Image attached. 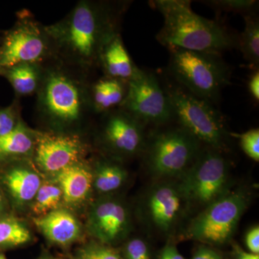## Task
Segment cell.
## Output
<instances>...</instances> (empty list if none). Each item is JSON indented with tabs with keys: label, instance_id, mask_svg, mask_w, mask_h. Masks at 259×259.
I'll return each mask as SVG.
<instances>
[{
	"label": "cell",
	"instance_id": "obj_1",
	"mask_svg": "<svg viewBox=\"0 0 259 259\" xmlns=\"http://www.w3.org/2000/svg\"><path fill=\"white\" fill-rule=\"evenodd\" d=\"M125 2L81 0L57 23L47 25L56 59L90 74L104 48L118 35Z\"/></svg>",
	"mask_w": 259,
	"mask_h": 259
},
{
	"label": "cell",
	"instance_id": "obj_15",
	"mask_svg": "<svg viewBox=\"0 0 259 259\" xmlns=\"http://www.w3.org/2000/svg\"><path fill=\"white\" fill-rule=\"evenodd\" d=\"M44 177L32 159L20 160L0 166V187L12 212L21 217L28 215Z\"/></svg>",
	"mask_w": 259,
	"mask_h": 259
},
{
	"label": "cell",
	"instance_id": "obj_29",
	"mask_svg": "<svg viewBox=\"0 0 259 259\" xmlns=\"http://www.w3.org/2000/svg\"><path fill=\"white\" fill-rule=\"evenodd\" d=\"M209 5L218 9L226 11L236 12L243 15L251 14L255 9L258 2L252 0H220V1H209Z\"/></svg>",
	"mask_w": 259,
	"mask_h": 259
},
{
	"label": "cell",
	"instance_id": "obj_31",
	"mask_svg": "<svg viewBox=\"0 0 259 259\" xmlns=\"http://www.w3.org/2000/svg\"><path fill=\"white\" fill-rule=\"evenodd\" d=\"M245 243L249 252L259 254V227L255 226L250 228L245 237Z\"/></svg>",
	"mask_w": 259,
	"mask_h": 259
},
{
	"label": "cell",
	"instance_id": "obj_2",
	"mask_svg": "<svg viewBox=\"0 0 259 259\" xmlns=\"http://www.w3.org/2000/svg\"><path fill=\"white\" fill-rule=\"evenodd\" d=\"M88 76L56 59L44 64L36 93L41 131L83 134L95 114Z\"/></svg>",
	"mask_w": 259,
	"mask_h": 259
},
{
	"label": "cell",
	"instance_id": "obj_21",
	"mask_svg": "<svg viewBox=\"0 0 259 259\" xmlns=\"http://www.w3.org/2000/svg\"><path fill=\"white\" fill-rule=\"evenodd\" d=\"M127 83L104 77L90 85V95L95 114H103L120 107L125 100Z\"/></svg>",
	"mask_w": 259,
	"mask_h": 259
},
{
	"label": "cell",
	"instance_id": "obj_24",
	"mask_svg": "<svg viewBox=\"0 0 259 259\" xmlns=\"http://www.w3.org/2000/svg\"><path fill=\"white\" fill-rule=\"evenodd\" d=\"M61 207L63 193L61 187L54 179L45 177L32 201L28 215L31 219L41 217Z\"/></svg>",
	"mask_w": 259,
	"mask_h": 259
},
{
	"label": "cell",
	"instance_id": "obj_6",
	"mask_svg": "<svg viewBox=\"0 0 259 259\" xmlns=\"http://www.w3.org/2000/svg\"><path fill=\"white\" fill-rule=\"evenodd\" d=\"M202 149V144L182 127L160 131L146 143V168L153 181L182 178Z\"/></svg>",
	"mask_w": 259,
	"mask_h": 259
},
{
	"label": "cell",
	"instance_id": "obj_22",
	"mask_svg": "<svg viewBox=\"0 0 259 259\" xmlns=\"http://www.w3.org/2000/svg\"><path fill=\"white\" fill-rule=\"evenodd\" d=\"M28 221L11 212L0 217V252L32 244L35 241Z\"/></svg>",
	"mask_w": 259,
	"mask_h": 259
},
{
	"label": "cell",
	"instance_id": "obj_27",
	"mask_svg": "<svg viewBox=\"0 0 259 259\" xmlns=\"http://www.w3.org/2000/svg\"><path fill=\"white\" fill-rule=\"evenodd\" d=\"M118 250L122 259H151L149 245L141 237H129Z\"/></svg>",
	"mask_w": 259,
	"mask_h": 259
},
{
	"label": "cell",
	"instance_id": "obj_3",
	"mask_svg": "<svg viewBox=\"0 0 259 259\" xmlns=\"http://www.w3.org/2000/svg\"><path fill=\"white\" fill-rule=\"evenodd\" d=\"M151 3L163 17V25L156 38L168 49L177 48L221 55L236 47V37L217 22L196 14L190 1L156 0Z\"/></svg>",
	"mask_w": 259,
	"mask_h": 259
},
{
	"label": "cell",
	"instance_id": "obj_38",
	"mask_svg": "<svg viewBox=\"0 0 259 259\" xmlns=\"http://www.w3.org/2000/svg\"><path fill=\"white\" fill-rule=\"evenodd\" d=\"M0 259H8L3 252H0Z\"/></svg>",
	"mask_w": 259,
	"mask_h": 259
},
{
	"label": "cell",
	"instance_id": "obj_20",
	"mask_svg": "<svg viewBox=\"0 0 259 259\" xmlns=\"http://www.w3.org/2000/svg\"><path fill=\"white\" fill-rule=\"evenodd\" d=\"M99 66L106 77L127 83L139 68L133 62L120 34L114 37L104 48Z\"/></svg>",
	"mask_w": 259,
	"mask_h": 259
},
{
	"label": "cell",
	"instance_id": "obj_26",
	"mask_svg": "<svg viewBox=\"0 0 259 259\" xmlns=\"http://www.w3.org/2000/svg\"><path fill=\"white\" fill-rule=\"evenodd\" d=\"M66 259H122L118 248L91 239L80 243Z\"/></svg>",
	"mask_w": 259,
	"mask_h": 259
},
{
	"label": "cell",
	"instance_id": "obj_39",
	"mask_svg": "<svg viewBox=\"0 0 259 259\" xmlns=\"http://www.w3.org/2000/svg\"><path fill=\"white\" fill-rule=\"evenodd\" d=\"M4 30H0V42H1L2 38H3Z\"/></svg>",
	"mask_w": 259,
	"mask_h": 259
},
{
	"label": "cell",
	"instance_id": "obj_23",
	"mask_svg": "<svg viewBox=\"0 0 259 259\" xmlns=\"http://www.w3.org/2000/svg\"><path fill=\"white\" fill-rule=\"evenodd\" d=\"M44 64H22L16 65L0 73L9 81L16 97L36 95L41 82Z\"/></svg>",
	"mask_w": 259,
	"mask_h": 259
},
{
	"label": "cell",
	"instance_id": "obj_19",
	"mask_svg": "<svg viewBox=\"0 0 259 259\" xmlns=\"http://www.w3.org/2000/svg\"><path fill=\"white\" fill-rule=\"evenodd\" d=\"M37 130L23 120L9 134L0 138V166L20 160L32 159L37 139Z\"/></svg>",
	"mask_w": 259,
	"mask_h": 259
},
{
	"label": "cell",
	"instance_id": "obj_36",
	"mask_svg": "<svg viewBox=\"0 0 259 259\" xmlns=\"http://www.w3.org/2000/svg\"><path fill=\"white\" fill-rule=\"evenodd\" d=\"M11 212L9 202L5 197L4 192L0 187V217Z\"/></svg>",
	"mask_w": 259,
	"mask_h": 259
},
{
	"label": "cell",
	"instance_id": "obj_10",
	"mask_svg": "<svg viewBox=\"0 0 259 259\" xmlns=\"http://www.w3.org/2000/svg\"><path fill=\"white\" fill-rule=\"evenodd\" d=\"M180 179L192 207L204 209L231 190L229 162L223 152L208 147Z\"/></svg>",
	"mask_w": 259,
	"mask_h": 259
},
{
	"label": "cell",
	"instance_id": "obj_14",
	"mask_svg": "<svg viewBox=\"0 0 259 259\" xmlns=\"http://www.w3.org/2000/svg\"><path fill=\"white\" fill-rule=\"evenodd\" d=\"M37 131L32 161L44 177L54 176L88 159L91 146L83 134Z\"/></svg>",
	"mask_w": 259,
	"mask_h": 259
},
{
	"label": "cell",
	"instance_id": "obj_34",
	"mask_svg": "<svg viewBox=\"0 0 259 259\" xmlns=\"http://www.w3.org/2000/svg\"><path fill=\"white\" fill-rule=\"evenodd\" d=\"M232 259H259V254L245 251L239 245L235 243L233 245Z\"/></svg>",
	"mask_w": 259,
	"mask_h": 259
},
{
	"label": "cell",
	"instance_id": "obj_7",
	"mask_svg": "<svg viewBox=\"0 0 259 259\" xmlns=\"http://www.w3.org/2000/svg\"><path fill=\"white\" fill-rule=\"evenodd\" d=\"M250 199L249 192L245 189L230 190L190 221L185 231L186 238L209 246L229 243Z\"/></svg>",
	"mask_w": 259,
	"mask_h": 259
},
{
	"label": "cell",
	"instance_id": "obj_30",
	"mask_svg": "<svg viewBox=\"0 0 259 259\" xmlns=\"http://www.w3.org/2000/svg\"><path fill=\"white\" fill-rule=\"evenodd\" d=\"M240 145L243 152L253 161H259V130L250 129L239 136Z\"/></svg>",
	"mask_w": 259,
	"mask_h": 259
},
{
	"label": "cell",
	"instance_id": "obj_5",
	"mask_svg": "<svg viewBox=\"0 0 259 259\" xmlns=\"http://www.w3.org/2000/svg\"><path fill=\"white\" fill-rule=\"evenodd\" d=\"M165 92L180 127L207 147L223 153L228 149L230 136L224 117L212 103L182 87L169 86Z\"/></svg>",
	"mask_w": 259,
	"mask_h": 259
},
{
	"label": "cell",
	"instance_id": "obj_25",
	"mask_svg": "<svg viewBox=\"0 0 259 259\" xmlns=\"http://www.w3.org/2000/svg\"><path fill=\"white\" fill-rule=\"evenodd\" d=\"M244 30L237 39V46L245 61L252 68L258 70L259 66V20L256 15H244Z\"/></svg>",
	"mask_w": 259,
	"mask_h": 259
},
{
	"label": "cell",
	"instance_id": "obj_35",
	"mask_svg": "<svg viewBox=\"0 0 259 259\" xmlns=\"http://www.w3.org/2000/svg\"><path fill=\"white\" fill-rule=\"evenodd\" d=\"M248 90L252 97L255 100L258 101L259 100V73L258 70L255 71L253 74L250 76L249 81H248Z\"/></svg>",
	"mask_w": 259,
	"mask_h": 259
},
{
	"label": "cell",
	"instance_id": "obj_12",
	"mask_svg": "<svg viewBox=\"0 0 259 259\" xmlns=\"http://www.w3.org/2000/svg\"><path fill=\"white\" fill-rule=\"evenodd\" d=\"M83 226L91 239L115 248L130 237L132 214L128 204L117 194L95 197L85 211Z\"/></svg>",
	"mask_w": 259,
	"mask_h": 259
},
{
	"label": "cell",
	"instance_id": "obj_28",
	"mask_svg": "<svg viewBox=\"0 0 259 259\" xmlns=\"http://www.w3.org/2000/svg\"><path fill=\"white\" fill-rule=\"evenodd\" d=\"M20 112L18 100H15L9 106L0 107V138L11 133L23 120Z\"/></svg>",
	"mask_w": 259,
	"mask_h": 259
},
{
	"label": "cell",
	"instance_id": "obj_33",
	"mask_svg": "<svg viewBox=\"0 0 259 259\" xmlns=\"http://www.w3.org/2000/svg\"><path fill=\"white\" fill-rule=\"evenodd\" d=\"M159 259H185L178 249L176 245L172 243L171 242H168L166 246L161 250L160 254Z\"/></svg>",
	"mask_w": 259,
	"mask_h": 259
},
{
	"label": "cell",
	"instance_id": "obj_11",
	"mask_svg": "<svg viewBox=\"0 0 259 259\" xmlns=\"http://www.w3.org/2000/svg\"><path fill=\"white\" fill-rule=\"evenodd\" d=\"M147 139L145 125L118 108L102 115L97 144L103 156L122 162L144 153Z\"/></svg>",
	"mask_w": 259,
	"mask_h": 259
},
{
	"label": "cell",
	"instance_id": "obj_17",
	"mask_svg": "<svg viewBox=\"0 0 259 259\" xmlns=\"http://www.w3.org/2000/svg\"><path fill=\"white\" fill-rule=\"evenodd\" d=\"M51 178L56 181L62 191L63 207L76 214L86 211L94 199L91 161L87 159L75 163Z\"/></svg>",
	"mask_w": 259,
	"mask_h": 259
},
{
	"label": "cell",
	"instance_id": "obj_4",
	"mask_svg": "<svg viewBox=\"0 0 259 259\" xmlns=\"http://www.w3.org/2000/svg\"><path fill=\"white\" fill-rule=\"evenodd\" d=\"M170 70L189 93L211 103L231 81V71L221 55L170 49Z\"/></svg>",
	"mask_w": 259,
	"mask_h": 259
},
{
	"label": "cell",
	"instance_id": "obj_9",
	"mask_svg": "<svg viewBox=\"0 0 259 259\" xmlns=\"http://www.w3.org/2000/svg\"><path fill=\"white\" fill-rule=\"evenodd\" d=\"M192 207L181 179H171L153 181L141 199L139 212L148 228L171 236Z\"/></svg>",
	"mask_w": 259,
	"mask_h": 259
},
{
	"label": "cell",
	"instance_id": "obj_32",
	"mask_svg": "<svg viewBox=\"0 0 259 259\" xmlns=\"http://www.w3.org/2000/svg\"><path fill=\"white\" fill-rule=\"evenodd\" d=\"M191 259H224V257L215 248L203 244L197 248Z\"/></svg>",
	"mask_w": 259,
	"mask_h": 259
},
{
	"label": "cell",
	"instance_id": "obj_37",
	"mask_svg": "<svg viewBox=\"0 0 259 259\" xmlns=\"http://www.w3.org/2000/svg\"><path fill=\"white\" fill-rule=\"evenodd\" d=\"M35 259H63L59 258V257H56L55 255L51 254L50 252L47 251V250H42L40 254L35 258Z\"/></svg>",
	"mask_w": 259,
	"mask_h": 259
},
{
	"label": "cell",
	"instance_id": "obj_18",
	"mask_svg": "<svg viewBox=\"0 0 259 259\" xmlns=\"http://www.w3.org/2000/svg\"><path fill=\"white\" fill-rule=\"evenodd\" d=\"M91 165L94 198L117 194L128 181L122 162L102 155L92 160Z\"/></svg>",
	"mask_w": 259,
	"mask_h": 259
},
{
	"label": "cell",
	"instance_id": "obj_8",
	"mask_svg": "<svg viewBox=\"0 0 259 259\" xmlns=\"http://www.w3.org/2000/svg\"><path fill=\"white\" fill-rule=\"evenodd\" d=\"M56 59L47 25L28 10L17 15L11 28L5 30L0 42V73L22 64H45Z\"/></svg>",
	"mask_w": 259,
	"mask_h": 259
},
{
	"label": "cell",
	"instance_id": "obj_13",
	"mask_svg": "<svg viewBox=\"0 0 259 259\" xmlns=\"http://www.w3.org/2000/svg\"><path fill=\"white\" fill-rule=\"evenodd\" d=\"M119 108L144 125H163L173 118L166 92L156 76L139 68L127 82V95Z\"/></svg>",
	"mask_w": 259,
	"mask_h": 259
},
{
	"label": "cell",
	"instance_id": "obj_16",
	"mask_svg": "<svg viewBox=\"0 0 259 259\" xmlns=\"http://www.w3.org/2000/svg\"><path fill=\"white\" fill-rule=\"evenodd\" d=\"M32 222L50 245L64 250L85 241L83 223L76 213L66 207L54 209Z\"/></svg>",
	"mask_w": 259,
	"mask_h": 259
}]
</instances>
